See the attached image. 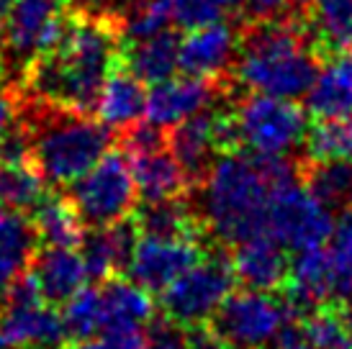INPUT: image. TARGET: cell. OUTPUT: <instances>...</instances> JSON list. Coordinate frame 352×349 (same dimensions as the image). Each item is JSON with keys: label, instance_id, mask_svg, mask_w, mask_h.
<instances>
[{"label": "cell", "instance_id": "1", "mask_svg": "<svg viewBox=\"0 0 352 349\" xmlns=\"http://www.w3.org/2000/svg\"><path fill=\"white\" fill-rule=\"evenodd\" d=\"M121 49L118 21L90 13L75 16L57 49L34 59L26 67V78L44 103L90 113L96 111L106 78L118 65Z\"/></svg>", "mask_w": 352, "mask_h": 349}, {"label": "cell", "instance_id": "2", "mask_svg": "<svg viewBox=\"0 0 352 349\" xmlns=\"http://www.w3.org/2000/svg\"><path fill=\"white\" fill-rule=\"evenodd\" d=\"M296 177V165L278 155L226 152L208 167L201 216L221 244H242L267 234V205L278 183Z\"/></svg>", "mask_w": 352, "mask_h": 349}, {"label": "cell", "instance_id": "3", "mask_svg": "<svg viewBox=\"0 0 352 349\" xmlns=\"http://www.w3.org/2000/svg\"><path fill=\"white\" fill-rule=\"evenodd\" d=\"M316 72V47L303 26L285 19L247 26L234 67L239 85L260 95L296 100L306 95Z\"/></svg>", "mask_w": 352, "mask_h": 349}, {"label": "cell", "instance_id": "4", "mask_svg": "<svg viewBox=\"0 0 352 349\" xmlns=\"http://www.w3.org/2000/svg\"><path fill=\"white\" fill-rule=\"evenodd\" d=\"M41 103V111L31 121L29 159L44 180L52 185H72L88 172L111 149L108 126L88 118V113Z\"/></svg>", "mask_w": 352, "mask_h": 349}, {"label": "cell", "instance_id": "5", "mask_svg": "<svg viewBox=\"0 0 352 349\" xmlns=\"http://www.w3.org/2000/svg\"><path fill=\"white\" fill-rule=\"evenodd\" d=\"M301 313L288 298H278L273 291L245 288L229 293L211 319V329L229 349H273L280 339L294 334V321Z\"/></svg>", "mask_w": 352, "mask_h": 349}, {"label": "cell", "instance_id": "6", "mask_svg": "<svg viewBox=\"0 0 352 349\" xmlns=\"http://www.w3.org/2000/svg\"><path fill=\"white\" fill-rule=\"evenodd\" d=\"M232 121L239 146H247L252 155L288 157L309 134L306 116L294 100L260 93L245 98L232 113Z\"/></svg>", "mask_w": 352, "mask_h": 349}, {"label": "cell", "instance_id": "7", "mask_svg": "<svg viewBox=\"0 0 352 349\" xmlns=\"http://www.w3.org/2000/svg\"><path fill=\"white\" fill-rule=\"evenodd\" d=\"M67 329L62 313L44 301L31 272H21L0 311V349H59Z\"/></svg>", "mask_w": 352, "mask_h": 349}, {"label": "cell", "instance_id": "8", "mask_svg": "<svg viewBox=\"0 0 352 349\" xmlns=\"http://www.w3.org/2000/svg\"><path fill=\"white\" fill-rule=\"evenodd\" d=\"M137 183L126 152H106L88 172L78 177L69 190L82 221L108 226L124 221L137 203Z\"/></svg>", "mask_w": 352, "mask_h": 349}, {"label": "cell", "instance_id": "9", "mask_svg": "<svg viewBox=\"0 0 352 349\" xmlns=\"http://www.w3.org/2000/svg\"><path fill=\"white\" fill-rule=\"evenodd\" d=\"M234 280L232 260L221 254L198 260L162 291V311L167 319L180 326L198 329L216 316V311L221 308V303L234 288Z\"/></svg>", "mask_w": 352, "mask_h": 349}, {"label": "cell", "instance_id": "10", "mask_svg": "<svg viewBox=\"0 0 352 349\" xmlns=\"http://www.w3.org/2000/svg\"><path fill=\"white\" fill-rule=\"evenodd\" d=\"M334 232V216L296 177L278 183L267 205V234L291 252L324 247Z\"/></svg>", "mask_w": 352, "mask_h": 349}, {"label": "cell", "instance_id": "11", "mask_svg": "<svg viewBox=\"0 0 352 349\" xmlns=\"http://www.w3.org/2000/svg\"><path fill=\"white\" fill-rule=\"evenodd\" d=\"M72 0H16L3 21V41L10 57L29 67L41 54L57 49L69 26Z\"/></svg>", "mask_w": 352, "mask_h": 349}, {"label": "cell", "instance_id": "12", "mask_svg": "<svg viewBox=\"0 0 352 349\" xmlns=\"http://www.w3.org/2000/svg\"><path fill=\"white\" fill-rule=\"evenodd\" d=\"M167 144L190 177H204L211 167L214 155L219 152L226 155L239 146L232 113L226 116L208 108L173 126V136L167 139Z\"/></svg>", "mask_w": 352, "mask_h": 349}, {"label": "cell", "instance_id": "13", "mask_svg": "<svg viewBox=\"0 0 352 349\" xmlns=\"http://www.w3.org/2000/svg\"><path fill=\"white\" fill-rule=\"evenodd\" d=\"M201 260L196 236H139L134 242L126 270L131 280L149 293H162L188 267Z\"/></svg>", "mask_w": 352, "mask_h": 349}, {"label": "cell", "instance_id": "14", "mask_svg": "<svg viewBox=\"0 0 352 349\" xmlns=\"http://www.w3.org/2000/svg\"><path fill=\"white\" fill-rule=\"evenodd\" d=\"M216 87L211 80L186 75V78H167L157 82L147 93L144 116L149 124L160 128H173L188 121L214 103Z\"/></svg>", "mask_w": 352, "mask_h": 349}, {"label": "cell", "instance_id": "15", "mask_svg": "<svg viewBox=\"0 0 352 349\" xmlns=\"http://www.w3.org/2000/svg\"><path fill=\"white\" fill-rule=\"evenodd\" d=\"M239 52V36L232 23L211 21L190 29L186 39H180V69L186 75L216 80Z\"/></svg>", "mask_w": 352, "mask_h": 349}, {"label": "cell", "instance_id": "16", "mask_svg": "<svg viewBox=\"0 0 352 349\" xmlns=\"http://www.w3.org/2000/svg\"><path fill=\"white\" fill-rule=\"evenodd\" d=\"M288 264L291 260L285 254V247L275 242L270 234H260L242 244H234L232 270L245 288L278 291L288 280Z\"/></svg>", "mask_w": 352, "mask_h": 349}, {"label": "cell", "instance_id": "17", "mask_svg": "<svg viewBox=\"0 0 352 349\" xmlns=\"http://www.w3.org/2000/svg\"><path fill=\"white\" fill-rule=\"evenodd\" d=\"M288 301L298 313H311L322 308V303L334 298V272L329 252L322 247L294 252L288 264Z\"/></svg>", "mask_w": 352, "mask_h": 349}, {"label": "cell", "instance_id": "18", "mask_svg": "<svg viewBox=\"0 0 352 349\" xmlns=\"http://www.w3.org/2000/svg\"><path fill=\"white\" fill-rule=\"evenodd\" d=\"M31 275L39 285L44 301L65 303L88 282V267L82 252L75 247H44L31 264Z\"/></svg>", "mask_w": 352, "mask_h": 349}, {"label": "cell", "instance_id": "19", "mask_svg": "<svg viewBox=\"0 0 352 349\" xmlns=\"http://www.w3.org/2000/svg\"><path fill=\"white\" fill-rule=\"evenodd\" d=\"M303 98L306 111L316 121L352 116V52H340L327 59Z\"/></svg>", "mask_w": 352, "mask_h": 349}, {"label": "cell", "instance_id": "20", "mask_svg": "<svg viewBox=\"0 0 352 349\" xmlns=\"http://www.w3.org/2000/svg\"><path fill=\"white\" fill-rule=\"evenodd\" d=\"M137 242V226L126 221L93 226V232L82 236V260L93 280H111L118 270L129 264L131 249Z\"/></svg>", "mask_w": 352, "mask_h": 349}, {"label": "cell", "instance_id": "21", "mask_svg": "<svg viewBox=\"0 0 352 349\" xmlns=\"http://www.w3.org/2000/svg\"><path fill=\"white\" fill-rule=\"evenodd\" d=\"M131 172H134L137 193L147 203L177 201V198H183L188 183H190V174L186 172V167L180 165L177 157L165 146L131 157Z\"/></svg>", "mask_w": 352, "mask_h": 349}, {"label": "cell", "instance_id": "22", "mask_svg": "<svg viewBox=\"0 0 352 349\" xmlns=\"http://www.w3.org/2000/svg\"><path fill=\"white\" fill-rule=\"evenodd\" d=\"M144 108H147L144 82L137 75H131L129 69L113 67V72L100 87L98 103H96L93 113L108 128H129L144 116Z\"/></svg>", "mask_w": 352, "mask_h": 349}, {"label": "cell", "instance_id": "23", "mask_svg": "<svg viewBox=\"0 0 352 349\" xmlns=\"http://www.w3.org/2000/svg\"><path fill=\"white\" fill-rule=\"evenodd\" d=\"M100 306L103 331L144 329L155 316V303L149 291L134 280H108L100 288Z\"/></svg>", "mask_w": 352, "mask_h": 349}, {"label": "cell", "instance_id": "24", "mask_svg": "<svg viewBox=\"0 0 352 349\" xmlns=\"http://www.w3.org/2000/svg\"><path fill=\"white\" fill-rule=\"evenodd\" d=\"M121 59L126 62L129 72L137 75L142 82L157 85L173 78L180 67V39L167 29L149 39L129 41L126 49H121Z\"/></svg>", "mask_w": 352, "mask_h": 349}, {"label": "cell", "instance_id": "25", "mask_svg": "<svg viewBox=\"0 0 352 349\" xmlns=\"http://www.w3.org/2000/svg\"><path fill=\"white\" fill-rule=\"evenodd\" d=\"M36 232L34 223L21 214L0 211V306L8 295L10 285L26 272L29 260H34L36 249Z\"/></svg>", "mask_w": 352, "mask_h": 349}, {"label": "cell", "instance_id": "26", "mask_svg": "<svg viewBox=\"0 0 352 349\" xmlns=\"http://www.w3.org/2000/svg\"><path fill=\"white\" fill-rule=\"evenodd\" d=\"M34 232L44 247H78L85 236V221L69 198L44 195L34 208Z\"/></svg>", "mask_w": 352, "mask_h": 349}, {"label": "cell", "instance_id": "27", "mask_svg": "<svg viewBox=\"0 0 352 349\" xmlns=\"http://www.w3.org/2000/svg\"><path fill=\"white\" fill-rule=\"evenodd\" d=\"M306 31L316 52H352V0H314Z\"/></svg>", "mask_w": 352, "mask_h": 349}, {"label": "cell", "instance_id": "28", "mask_svg": "<svg viewBox=\"0 0 352 349\" xmlns=\"http://www.w3.org/2000/svg\"><path fill=\"white\" fill-rule=\"evenodd\" d=\"M44 174L31 159H0V211H34L47 195Z\"/></svg>", "mask_w": 352, "mask_h": 349}, {"label": "cell", "instance_id": "29", "mask_svg": "<svg viewBox=\"0 0 352 349\" xmlns=\"http://www.w3.org/2000/svg\"><path fill=\"white\" fill-rule=\"evenodd\" d=\"M306 188L329 211H347L352 205V162L342 159H314L306 170Z\"/></svg>", "mask_w": 352, "mask_h": 349}, {"label": "cell", "instance_id": "30", "mask_svg": "<svg viewBox=\"0 0 352 349\" xmlns=\"http://www.w3.org/2000/svg\"><path fill=\"white\" fill-rule=\"evenodd\" d=\"M134 226L144 236H196L198 232L196 218L180 198L142 205L134 216Z\"/></svg>", "mask_w": 352, "mask_h": 349}, {"label": "cell", "instance_id": "31", "mask_svg": "<svg viewBox=\"0 0 352 349\" xmlns=\"http://www.w3.org/2000/svg\"><path fill=\"white\" fill-rule=\"evenodd\" d=\"M306 149L311 159H342L352 162V116L316 121L306 134Z\"/></svg>", "mask_w": 352, "mask_h": 349}, {"label": "cell", "instance_id": "32", "mask_svg": "<svg viewBox=\"0 0 352 349\" xmlns=\"http://www.w3.org/2000/svg\"><path fill=\"white\" fill-rule=\"evenodd\" d=\"M62 321L67 337L75 339H93L103 331V306H100V288H82L69 301L62 303Z\"/></svg>", "mask_w": 352, "mask_h": 349}, {"label": "cell", "instance_id": "33", "mask_svg": "<svg viewBox=\"0 0 352 349\" xmlns=\"http://www.w3.org/2000/svg\"><path fill=\"white\" fill-rule=\"evenodd\" d=\"M329 262L334 272V295L344 298L352 293V205L342 211L329 236Z\"/></svg>", "mask_w": 352, "mask_h": 349}, {"label": "cell", "instance_id": "34", "mask_svg": "<svg viewBox=\"0 0 352 349\" xmlns=\"http://www.w3.org/2000/svg\"><path fill=\"white\" fill-rule=\"evenodd\" d=\"M303 339L314 349H352V331L337 311L316 308L303 324Z\"/></svg>", "mask_w": 352, "mask_h": 349}, {"label": "cell", "instance_id": "35", "mask_svg": "<svg viewBox=\"0 0 352 349\" xmlns=\"http://www.w3.org/2000/svg\"><path fill=\"white\" fill-rule=\"evenodd\" d=\"M170 23H173V16L167 8V0H144L121 21V41L126 39L129 44V41L149 39L170 29Z\"/></svg>", "mask_w": 352, "mask_h": 349}, {"label": "cell", "instance_id": "36", "mask_svg": "<svg viewBox=\"0 0 352 349\" xmlns=\"http://www.w3.org/2000/svg\"><path fill=\"white\" fill-rule=\"evenodd\" d=\"M239 5H242V0H167L173 23L186 26V29L221 21L226 13L236 10Z\"/></svg>", "mask_w": 352, "mask_h": 349}, {"label": "cell", "instance_id": "37", "mask_svg": "<svg viewBox=\"0 0 352 349\" xmlns=\"http://www.w3.org/2000/svg\"><path fill=\"white\" fill-rule=\"evenodd\" d=\"M147 349H193V339L175 321H157L147 334Z\"/></svg>", "mask_w": 352, "mask_h": 349}, {"label": "cell", "instance_id": "38", "mask_svg": "<svg viewBox=\"0 0 352 349\" xmlns=\"http://www.w3.org/2000/svg\"><path fill=\"white\" fill-rule=\"evenodd\" d=\"M167 142L162 136V128L155 126V124H134L129 126V134L124 139V152L126 155H144V152H155V149H162Z\"/></svg>", "mask_w": 352, "mask_h": 349}, {"label": "cell", "instance_id": "39", "mask_svg": "<svg viewBox=\"0 0 352 349\" xmlns=\"http://www.w3.org/2000/svg\"><path fill=\"white\" fill-rule=\"evenodd\" d=\"M291 0H242V16L247 23H273L283 21Z\"/></svg>", "mask_w": 352, "mask_h": 349}, {"label": "cell", "instance_id": "40", "mask_svg": "<svg viewBox=\"0 0 352 349\" xmlns=\"http://www.w3.org/2000/svg\"><path fill=\"white\" fill-rule=\"evenodd\" d=\"M144 0H85V5L90 16H100V19H111V21H121L126 19L131 10L142 5Z\"/></svg>", "mask_w": 352, "mask_h": 349}, {"label": "cell", "instance_id": "41", "mask_svg": "<svg viewBox=\"0 0 352 349\" xmlns=\"http://www.w3.org/2000/svg\"><path fill=\"white\" fill-rule=\"evenodd\" d=\"M100 341L106 349H147V334H142V329L103 331Z\"/></svg>", "mask_w": 352, "mask_h": 349}, {"label": "cell", "instance_id": "42", "mask_svg": "<svg viewBox=\"0 0 352 349\" xmlns=\"http://www.w3.org/2000/svg\"><path fill=\"white\" fill-rule=\"evenodd\" d=\"M190 339H193V349H229L214 329L206 331L204 326H198L196 334H190Z\"/></svg>", "mask_w": 352, "mask_h": 349}, {"label": "cell", "instance_id": "43", "mask_svg": "<svg viewBox=\"0 0 352 349\" xmlns=\"http://www.w3.org/2000/svg\"><path fill=\"white\" fill-rule=\"evenodd\" d=\"M273 349H314L306 339H298L296 334H288L285 339H280Z\"/></svg>", "mask_w": 352, "mask_h": 349}, {"label": "cell", "instance_id": "44", "mask_svg": "<svg viewBox=\"0 0 352 349\" xmlns=\"http://www.w3.org/2000/svg\"><path fill=\"white\" fill-rule=\"evenodd\" d=\"M59 349H106V347H103V341L93 337V339H78L75 344H67V347L62 344Z\"/></svg>", "mask_w": 352, "mask_h": 349}, {"label": "cell", "instance_id": "45", "mask_svg": "<svg viewBox=\"0 0 352 349\" xmlns=\"http://www.w3.org/2000/svg\"><path fill=\"white\" fill-rule=\"evenodd\" d=\"M340 316H342V321L347 324V329L352 331V293H347L342 298V308H340Z\"/></svg>", "mask_w": 352, "mask_h": 349}, {"label": "cell", "instance_id": "46", "mask_svg": "<svg viewBox=\"0 0 352 349\" xmlns=\"http://www.w3.org/2000/svg\"><path fill=\"white\" fill-rule=\"evenodd\" d=\"M13 3H16V0H0V16H6Z\"/></svg>", "mask_w": 352, "mask_h": 349}, {"label": "cell", "instance_id": "47", "mask_svg": "<svg viewBox=\"0 0 352 349\" xmlns=\"http://www.w3.org/2000/svg\"><path fill=\"white\" fill-rule=\"evenodd\" d=\"M294 5H309V3H314V0H291Z\"/></svg>", "mask_w": 352, "mask_h": 349}]
</instances>
